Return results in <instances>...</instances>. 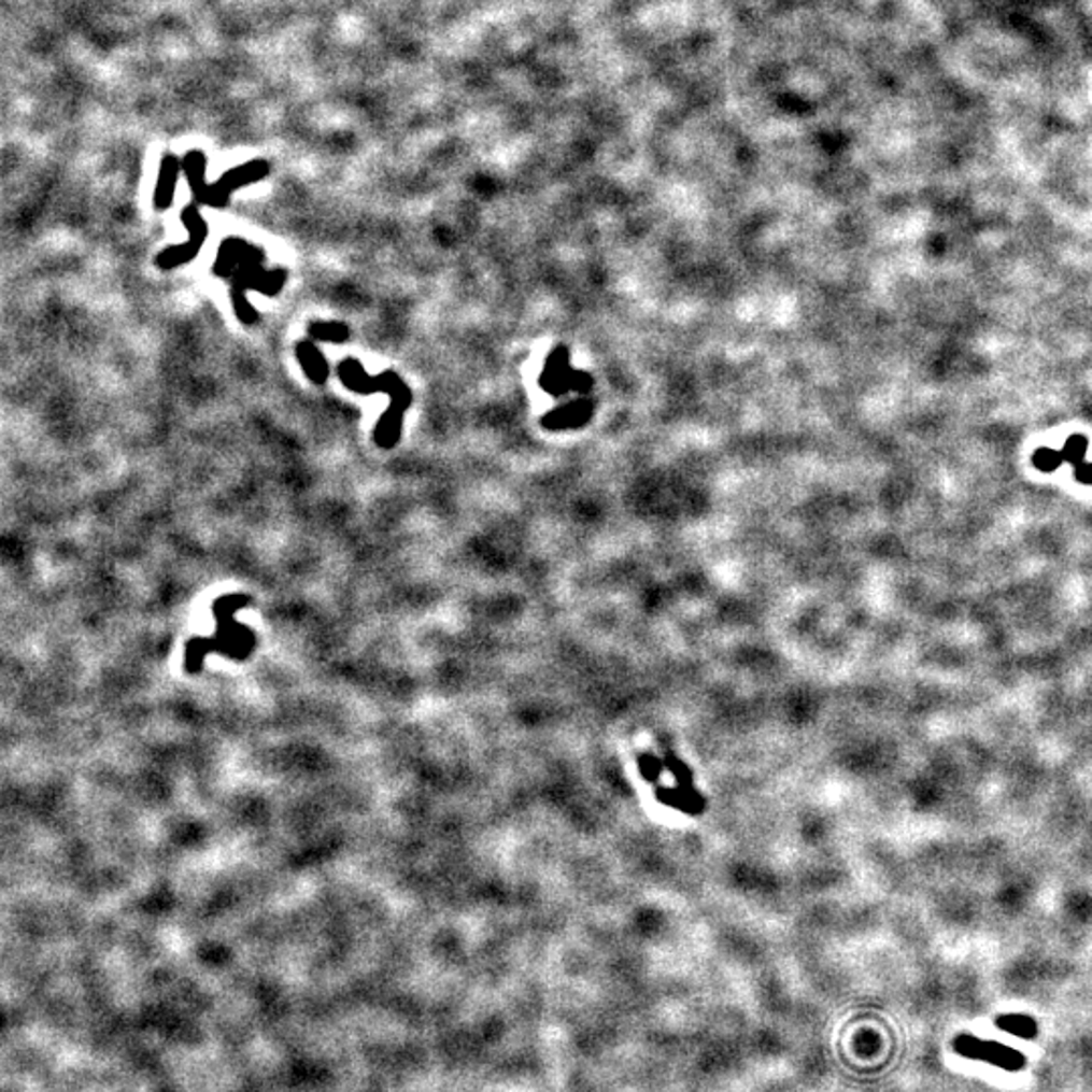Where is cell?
I'll use <instances>...</instances> for the list:
<instances>
[{
    "label": "cell",
    "instance_id": "cell-12",
    "mask_svg": "<svg viewBox=\"0 0 1092 1092\" xmlns=\"http://www.w3.org/2000/svg\"><path fill=\"white\" fill-rule=\"evenodd\" d=\"M1078 478L1082 482H1092V466H1087V468H1082V471H1078Z\"/></svg>",
    "mask_w": 1092,
    "mask_h": 1092
},
{
    "label": "cell",
    "instance_id": "cell-10",
    "mask_svg": "<svg viewBox=\"0 0 1092 1092\" xmlns=\"http://www.w3.org/2000/svg\"><path fill=\"white\" fill-rule=\"evenodd\" d=\"M1064 455L1059 452H1050V450H1040L1038 454L1034 455V464L1044 471H1052L1059 468L1062 464Z\"/></svg>",
    "mask_w": 1092,
    "mask_h": 1092
},
{
    "label": "cell",
    "instance_id": "cell-4",
    "mask_svg": "<svg viewBox=\"0 0 1092 1092\" xmlns=\"http://www.w3.org/2000/svg\"><path fill=\"white\" fill-rule=\"evenodd\" d=\"M183 223H185L186 229H188V239L183 245H172L167 247L162 252L156 255V268L170 269L183 268L186 264L195 261L197 255L201 253L202 245L209 237V225L207 221L202 218L201 211L197 207H185L183 211Z\"/></svg>",
    "mask_w": 1092,
    "mask_h": 1092
},
{
    "label": "cell",
    "instance_id": "cell-1",
    "mask_svg": "<svg viewBox=\"0 0 1092 1092\" xmlns=\"http://www.w3.org/2000/svg\"><path fill=\"white\" fill-rule=\"evenodd\" d=\"M213 271L223 280L231 278V302L237 318L245 326H253L259 320V314L247 300V289L278 296L287 280L286 269L264 268V252L237 237L221 243Z\"/></svg>",
    "mask_w": 1092,
    "mask_h": 1092
},
{
    "label": "cell",
    "instance_id": "cell-7",
    "mask_svg": "<svg viewBox=\"0 0 1092 1092\" xmlns=\"http://www.w3.org/2000/svg\"><path fill=\"white\" fill-rule=\"evenodd\" d=\"M176 179H179V162L169 156V158H165V162L160 167V176H158V185H156V193H154L156 209H169L172 197H174Z\"/></svg>",
    "mask_w": 1092,
    "mask_h": 1092
},
{
    "label": "cell",
    "instance_id": "cell-11",
    "mask_svg": "<svg viewBox=\"0 0 1092 1092\" xmlns=\"http://www.w3.org/2000/svg\"><path fill=\"white\" fill-rule=\"evenodd\" d=\"M1087 445H1089V443H1087V439H1084V437H1073V439L1066 443V448H1064V457H1066V459H1073V462L1082 459V457H1084V452H1087Z\"/></svg>",
    "mask_w": 1092,
    "mask_h": 1092
},
{
    "label": "cell",
    "instance_id": "cell-9",
    "mask_svg": "<svg viewBox=\"0 0 1092 1092\" xmlns=\"http://www.w3.org/2000/svg\"><path fill=\"white\" fill-rule=\"evenodd\" d=\"M995 1025L1008 1034H1013L1022 1040H1032L1038 1036V1024L1034 1018L1030 1016H1020V1013H1008V1016H999L995 1020Z\"/></svg>",
    "mask_w": 1092,
    "mask_h": 1092
},
{
    "label": "cell",
    "instance_id": "cell-5",
    "mask_svg": "<svg viewBox=\"0 0 1092 1092\" xmlns=\"http://www.w3.org/2000/svg\"><path fill=\"white\" fill-rule=\"evenodd\" d=\"M268 174V165L264 160H253L245 167H237V169L229 170L227 174L221 176V181L211 185L209 188V197L204 204H211V207H223L229 201V195L241 188V186L252 185L261 181L264 176Z\"/></svg>",
    "mask_w": 1092,
    "mask_h": 1092
},
{
    "label": "cell",
    "instance_id": "cell-8",
    "mask_svg": "<svg viewBox=\"0 0 1092 1092\" xmlns=\"http://www.w3.org/2000/svg\"><path fill=\"white\" fill-rule=\"evenodd\" d=\"M308 337L318 340V342L344 344L351 338V328L344 322H337V320H328V322L316 320V322L308 324Z\"/></svg>",
    "mask_w": 1092,
    "mask_h": 1092
},
{
    "label": "cell",
    "instance_id": "cell-6",
    "mask_svg": "<svg viewBox=\"0 0 1092 1092\" xmlns=\"http://www.w3.org/2000/svg\"><path fill=\"white\" fill-rule=\"evenodd\" d=\"M296 358L302 367L303 374L314 383V385H324L328 383L330 379V367L326 363V358L322 356L318 351V346L312 342V340H302L296 344Z\"/></svg>",
    "mask_w": 1092,
    "mask_h": 1092
},
{
    "label": "cell",
    "instance_id": "cell-3",
    "mask_svg": "<svg viewBox=\"0 0 1092 1092\" xmlns=\"http://www.w3.org/2000/svg\"><path fill=\"white\" fill-rule=\"evenodd\" d=\"M953 1050L963 1059L988 1062L1006 1073H1018L1025 1066V1056L1020 1050L993 1040H979L972 1034H959L953 1040Z\"/></svg>",
    "mask_w": 1092,
    "mask_h": 1092
},
{
    "label": "cell",
    "instance_id": "cell-2",
    "mask_svg": "<svg viewBox=\"0 0 1092 1092\" xmlns=\"http://www.w3.org/2000/svg\"><path fill=\"white\" fill-rule=\"evenodd\" d=\"M338 379L342 385L356 395L387 393L391 405L374 427L372 439L379 448L391 450L399 443L403 417L411 405V391L395 370H383L379 377H370L358 358H344L338 363Z\"/></svg>",
    "mask_w": 1092,
    "mask_h": 1092
}]
</instances>
